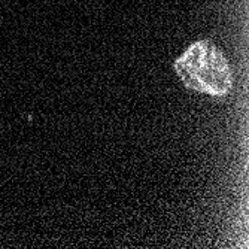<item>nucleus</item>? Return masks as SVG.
Instances as JSON below:
<instances>
[{
    "label": "nucleus",
    "instance_id": "obj_1",
    "mask_svg": "<svg viewBox=\"0 0 249 249\" xmlns=\"http://www.w3.org/2000/svg\"><path fill=\"white\" fill-rule=\"evenodd\" d=\"M175 71L188 89L213 97L230 94L233 72L229 60L209 40H200L175 61Z\"/></svg>",
    "mask_w": 249,
    "mask_h": 249
}]
</instances>
